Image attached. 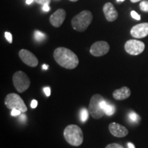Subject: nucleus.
<instances>
[{
  "mask_svg": "<svg viewBox=\"0 0 148 148\" xmlns=\"http://www.w3.org/2000/svg\"><path fill=\"white\" fill-rule=\"evenodd\" d=\"M56 62L62 67L67 69H73L79 64V59L75 53L67 48L58 47L53 52Z\"/></svg>",
  "mask_w": 148,
  "mask_h": 148,
  "instance_id": "nucleus-1",
  "label": "nucleus"
},
{
  "mask_svg": "<svg viewBox=\"0 0 148 148\" xmlns=\"http://www.w3.org/2000/svg\"><path fill=\"white\" fill-rule=\"evenodd\" d=\"M63 135L66 141L69 145L75 147L82 145L84 140V134L82 129L77 125H67L64 130Z\"/></svg>",
  "mask_w": 148,
  "mask_h": 148,
  "instance_id": "nucleus-2",
  "label": "nucleus"
},
{
  "mask_svg": "<svg viewBox=\"0 0 148 148\" xmlns=\"http://www.w3.org/2000/svg\"><path fill=\"white\" fill-rule=\"evenodd\" d=\"M92 20V14L89 10H83L72 18L71 25L74 29L82 32L88 28Z\"/></svg>",
  "mask_w": 148,
  "mask_h": 148,
  "instance_id": "nucleus-3",
  "label": "nucleus"
},
{
  "mask_svg": "<svg viewBox=\"0 0 148 148\" xmlns=\"http://www.w3.org/2000/svg\"><path fill=\"white\" fill-rule=\"evenodd\" d=\"M103 99V96L99 94H95L90 98L88 110L93 119H99L104 116L105 113L101 107V101Z\"/></svg>",
  "mask_w": 148,
  "mask_h": 148,
  "instance_id": "nucleus-4",
  "label": "nucleus"
},
{
  "mask_svg": "<svg viewBox=\"0 0 148 148\" xmlns=\"http://www.w3.org/2000/svg\"><path fill=\"white\" fill-rule=\"evenodd\" d=\"M4 103L6 108L10 110L17 109L21 111L22 113H25L27 110V108L25 106L23 99L16 93L8 94L5 97Z\"/></svg>",
  "mask_w": 148,
  "mask_h": 148,
  "instance_id": "nucleus-5",
  "label": "nucleus"
},
{
  "mask_svg": "<svg viewBox=\"0 0 148 148\" xmlns=\"http://www.w3.org/2000/svg\"><path fill=\"white\" fill-rule=\"evenodd\" d=\"M12 82L16 90L20 93L25 92L30 86V79L29 77L26 73L21 71H16L14 74Z\"/></svg>",
  "mask_w": 148,
  "mask_h": 148,
  "instance_id": "nucleus-6",
  "label": "nucleus"
},
{
  "mask_svg": "<svg viewBox=\"0 0 148 148\" xmlns=\"http://www.w3.org/2000/svg\"><path fill=\"white\" fill-rule=\"evenodd\" d=\"M145 49V44L140 40L131 39L125 44V50L130 55L137 56L141 53Z\"/></svg>",
  "mask_w": 148,
  "mask_h": 148,
  "instance_id": "nucleus-7",
  "label": "nucleus"
},
{
  "mask_svg": "<svg viewBox=\"0 0 148 148\" xmlns=\"http://www.w3.org/2000/svg\"><path fill=\"white\" fill-rule=\"evenodd\" d=\"M110 50V46L106 41H97L92 44L90 49V54L99 57L106 54Z\"/></svg>",
  "mask_w": 148,
  "mask_h": 148,
  "instance_id": "nucleus-8",
  "label": "nucleus"
},
{
  "mask_svg": "<svg viewBox=\"0 0 148 148\" xmlns=\"http://www.w3.org/2000/svg\"><path fill=\"white\" fill-rule=\"evenodd\" d=\"M18 56L21 60L27 65L31 67H35L38 65V60L36 56L27 49H21L18 52Z\"/></svg>",
  "mask_w": 148,
  "mask_h": 148,
  "instance_id": "nucleus-9",
  "label": "nucleus"
},
{
  "mask_svg": "<svg viewBox=\"0 0 148 148\" xmlns=\"http://www.w3.org/2000/svg\"><path fill=\"white\" fill-rule=\"evenodd\" d=\"M108 129L111 134L113 135L115 137H125V136L128 134V130L126 127L119 124V123H115V122H112V123H110Z\"/></svg>",
  "mask_w": 148,
  "mask_h": 148,
  "instance_id": "nucleus-10",
  "label": "nucleus"
},
{
  "mask_svg": "<svg viewBox=\"0 0 148 148\" xmlns=\"http://www.w3.org/2000/svg\"><path fill=\"white\" fill-rule=\"evenodd\" d=\"M130 34L134 38H145L148 35V23H143L134 25L130 30Z\"/></svg>",
  "mask_w": 148,
  "mask_h": 148,
  "instance_id": "nucleus-11",
  "label": "nucleus"
},
{
  "mask_svg": "<svg viewBox=\"0 0 148 148\" xmlns=\"http://www.w3.org/2000/svg\"><path fill=\"white\" fill-rule=\"evenodd\" d=\"M66 17V12L63 9H58L52 14L49 18V21L53 26L59 27L63 23Z\"/></svg>",
  "mask_w": 148,
  "mask_h": 148,
  "instance_id": "nucleus-12",
  "label": "nucleus"
},
{
  "mask_svg": "<svg viewBox=\"0 0 148 148\" xmlns=\"http://www.w3.org/2000/svg\"><path fill=\"white\" fill-rule=\"evenodd\" d=\"M103 12L104 13L105 17L108 21H114L118 17V12L112 5L110 2L105 3L103 7Z\"/></svg>",
  "mask_w": 148,
  "mask_h": 148,
  "instance_id": "nucleus-13",
  "label": "nucleus"
},
{
  "mask_svg": "<svg viewBox=\"0 0 148 148\" xmlns=\"http://www.w3.org/2000/svg\"><path fill=\"white\" fill-rule=\"evenodd\" d=\"M130 95V89L127 86H123L119 89L115 90L112 92V96L116 100H124V99H127Z\"/></svg>",
  "mask_w": 148,
  "mask_h": 148,
  "instance_id": "nucleus-14",
  "label": "nucleus"
},
{
  "mask_svg": "<svg viewBox=\"0 0 148 148\" xmlns=\"http://www.w3.org/2000/svg\"><path fill=\"white\" fill-rule=\"evenodd\" d=\"M101 107L104 112L105 114L108 116L112 115L115 112V107L114 105L108 102L106 100H105V99H103L101 101Z\"/></svg>",
  "mask_w": 148,
  "mask_h": 148,
  "instance_id": "nucleus-15",
  "label": "nucleus"
},
{
  "mask_svg": "<svg viewBox=\"0 0 148 148\" xmlns=\"http://www.w3.org/2000/svg\"><path fill=\"white\" fill-rule=\"evenodd\" d=\"M88 113H89V112H88V110H87V109H81L80 112H79V118H80L81 121L83 122V123L86 121V120L88 119Z\"/></svg>",
  "mask_w": 148,
  "mask_h": 148,
  "instance_id": "nucleus-16",
  "label": "nucleus"
},
{
  "mask_svg": "<svg viewBox=\"0 0 148 148\" xmlns=\"http://www.w3.org/2000/svg\"><path fill=\"white\" fill-rule=\"evenodd\" d=\"M34 38L36 41L41 42L46 38V34L43 32H40L38 30H36L34 32Z\"/></svg>",
  "mask_w": 148,
  "mask_h": 148,
  "instance_id": "nucleus-17",
  "label": "nucleus"
},
{
  "mask_svg": "<svg viewBox=\"0 0 148 148\" xmlns=\"http://www.w3.org/2000/svg\"><path fill=\"white\" fill-rule=\"evenodd\" d=\"M128 117L130 120L132 122H137L138 120L140 119V117L138 116V114L135 112H134V111H131V112H130Z\"/></svg>",
  "mask_w": 148,
  "mask_h": 148,
  "instance_id": "nucleus-18",
  "label": "nucleus"
},
{
  "mask_svg": "<svg viewBox=\"0 0 148 148\" xmlns=\"http://www.w3.org/2000/svg\"><path fill=\"white\" fill-rule=\"evenodd\" d=\"M139 7L142 11L148 12V1H142L140 3Z\"/></svg>",
  "mask_w": 148,
  "mask_h": 148,
  "instance_id": "nucleus-19",
  "label": "nucleus"
},
{
  "mask_svg": "<svg viewBox=\"0 0 148 148\" xmlns=\"http://www.w3.org/2000/svg\"><path fill=\"white\" fill-rule=\"evenodd\" d=\"M105 148H125L123 146L118 143H110L108 144Z\"/></svg>",
  "mask_w": 148,
  "mask_h": 148,
  "instance_id": "nucleus-20",
  "label": "nucleus"
},
{
  "mask_svg": "<svg viewBox=\"0 0 148 148\" xmlns=\"http://www.w3.org/2000/svg\"><path fill=\"white\" fill-rule=\"evenodd\" d=\"M36 2L40 5H49L51 2V0H35Z\"/></svg>",
  "mask_w": 148,
  "mask_h": 148,
  "instance_id": "nucleus-21",
  "label": "nucleus"
},
{
  "mask_svg": "<svg viewBox=\"0 0 148 148\" xmlns=\"http://www.w3.org/2000/svg\"><path fill=\"white\" fill-rule=\"evenodd\" d=\"M130 14H131V16H132V17L133 18H134V19H136V20H138V21L140 20V16L137 13V12H135V11L132 10V12H131Z\"/></svg>",
  "mask_w": 148,
  "mask_h": 148,
  "instance_id": "nucleus-22",
  "label": "nucleus"
},
{
  "mask_svg": "<svg viewBox=\"0 0 148 148\" xmlns=\"http://www.w3.org/2000/svg\"><path fill=\"white\" fill-rule=\"evenodd\" d=\"M5 38H6V40H8L10 43H12V36L10 32H5Z\"/></svg>",
  "mask_w": 148,
  "mask_h": 148,
  "instance_id": "nucleus-23",
  "label": "nucleus"
},
{
  "mask_svg": "<svg viewBox=\"0 0 148 148\" xmlns=\"http://www.w3.org/2000/svg\"><path fill=\"white\" fill-rule=\"evenodd\" d=\"M21 113V111L17 110V109H13V110H12V111H11V115L12 116H17L18 115H20Z\"/></svg>",
  "mask_w": 148,
  "mask_h": 148,
  "instance_id": "nucleus-24",
  "label": "nucleus"
},
{
  "mask_svg": "<svg viewBox=\"0 0 148 148\" xmlns=\"http://www.w3.org/2000/svg\"><path fill=\"white\" fill-rule=\"evenodd\" d=\"M43 91H44V92H45V95L47 96V97H49V96H50V95H51L50 88H49V87H45L43 88Z\"/></svg>",
  "mask_w": 148,
  "mask_h": 148,
  "instance_id": "nucleus-25",
  "label": "nucleus"
},
{
  "mask_svg": "<svg viewBox=\"0 0 148 148\" xmlns=\"http://www.w3.org/2000/svg\"><path fill=\"white\" fill-rule=\"evenodd\" d=\"M37 105H38V101H37L36 99H33V100L31 101L30 106L32 108H36L37 107Z\"/></svg>",
  "mask_w": 148,
  "mask_h": 148,
  "instance_id": "nucleus-26",
  "label": "nucleus"
},
{
  "mask_svg": "<svg viewBox=\"0 0 148 148\" xmlns=\"http://www.w3.org/2000/svg\"><path fill=\"white\" fill-rule=\"evenodd\" d=\"M42 9L44 12H49V10H50V7L49 6V5H42Z\"/></svg>",
  "mask_w": 148,
  "mask_h": 148,
  "instance_id": "nucleus-27",
  "label": "nucleus"
},
{
  "mask_svg": "<svg viewBox=\"0 0 148 148\" xmlns=\"http://www.w3.org/2000/svg\"><path fill=\"white\" fill-rule=\"evenodd\" d=\"M19 119L21 120V121H25V114H20Z\"/></svg>",
  "mask_w": 148,
  "mask_h": 148,
  "instance_id": "nucleus-28",
  "label": "nucleus"
},
{
  "mask_svg": "<svg viewBox=\"0 0 148 148\" xmlns=\"http://www.w3.org/2000/svg\"><path fill=\"white\" fill-rule=\"evenodd\" d=\"M127 146H128V148H135V146L134 144L130 143V142L127 143Z\"/></svg>",
  "mask_w": 148,
  "mask_h": 148,
  "instance_id": "nucleus-29",
  "label": "nucleus"
},
{
  "mask_svg": "<svg viewBox=\"0 0 148 148\" xmlns=\"http://www.w3.org/2000/svg\"><path fill=\"white\" fill-rule=\"evenodd\" d=\"M33 1H34V0H26V1H25V2H26L27 4L29 5V4H31Z\"/></svg>",
  "mask_w": 148,
  "mask_h": 148,
  "instance_id": "nucleus-30",
  "label": "nucleus"
},
{
  "mask_svg": "<svg viewBox=\"0 0 148 148\" xmlns=\"http://www.w3.org/2000/svg\"><path fill=\"white\" fill-rule=\"evenodd\" d=\"M42 69H45V70H47L48 69V65H47V64H43L42 66Z\"/></svg>",
  "mask_w": 148,
  "mask_h": 148,
  "instance_id": "nucleus-31",
  "label": "nucleus"
},
{
  "mask_svg": "<svg viewBox=\"0 0 148 148\" xmlns=\"http://www.w3.org/2000/svg\"><path fill=\"white\" fill-rule=\"evenodd\" d=\"M131 1V2H132V3H136V2H138V1H140V0H130Z\"/></svg>",
  "mask_w": 148,
  "mask_h": 148,
  "instance_id": "nucleus-32",
  "label": "nucleus"
},
{
  "mask_svg": "<svg viewBox=\"0 0 148 148\" xmlns=\"http://www.w3.org/2000/svg\"><path fill=\"white\" fill-rule=\"evenodd\" d=\"M125 0H116V1L117 2H123V1H124Z\"/></svg>",
  "mask_w": 148,
  "mask_h": 148,
  "instance_id": "nucleus-33",
  "label": "nucleus"
},
{
  "mask_svg": "<svg viewBox=\"0 0 148 148\" xmlns=\"http://www.w3.org/2000/svg\"><path fill=\"white\" fill-rule=\"evenodd\" d=\"M69 1H73V2H75V1H78V0H69Z\"/></svg>",
  "mask_w": 148,
  "mask_h": 148,
  "instance_id": "nucleus-34",
  "label": "nucleus"
}]
</instances>
